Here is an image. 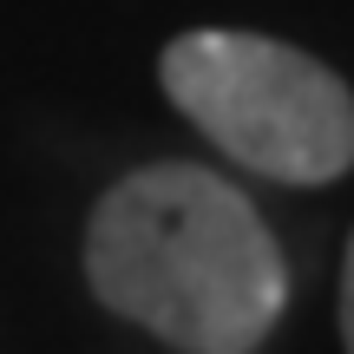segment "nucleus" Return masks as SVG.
I'll return each mask as SVG.
<instances>
[{"label":"nucleus","mask_w":354,"mask_h":354,"mask_svg":"<svg viewBox=\"0 0 354 354\" xmlns=\"http://www.w3.org/2000/svg\"><path fill=\"white\" fill-rule=\"evenodd\" d=\"M86 276L112 315L184 354H250L289 302V269L230 177L145 165L99 197Z\"/></svg>","instance_id":"1"},{"label":"nucleus","mask_w":354,"mask_h":354,"mask_svg":"<svg viewBox=\"0 0 354 354\" xmlns=\"http://www.w3.org/2000/svg\"><path fill=\"white\" fill-rule=\"evenodd\" d=\"M158 73L216 151L276 184H335L354 165V92L282 39L203 26L171 39Z\"/></svg>","instance_id":"2"},{"label":"nucleus","mask_w":354,"mask_h":354,"mask_svg":"<svg viewBox=\"0 0 354 354\" xmlns=\"http://www.w3.org/2000/svg\"><path fill=\"white\" fill-rule=\"evenodd\" d=\"M342 348L354 354V243H348V269H342Z\"/></svg>","instance_id":"3"}]
</instances>
